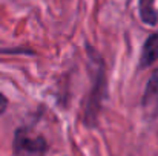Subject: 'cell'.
<instances>
[{
    "instance_id": "1",
    "label": "cell",
    "mask_w": 158,
    "mask_h": 156,
    "mask_svg": "<svg viewBox=\"0 0 158 156\" xmlns=\"http://www.w3.org/2000/svg\"><path fill=\"white\" fill-rule=\"evenodd\" d=\"M88 55H89V61L94 64V69L91 72L94 81H92V90L89 94V98L85 106V112H83V122L86 126H94L98 116V112L102 109V101L106 95V75H105V63L103 58L100 57V54L92 49L91 46H88Z\"/></svg>"
},
{
    "instance_id": "2",
    "label": "cell",
    "mask_w": 158,
    "mask_h": 156,
    "mask_svg": "<svg viewBox=\"0 0 158 156\" xmlns=\"http://www.w3.org/2000/svg\"><path fill=\"white\" fill-rule=\"evenodd\" d=\"M46 147V139L42 135H35L26 127L15 130L12 142L15 156H43Z\"/></svg>"
},
{
    "instance_id": "3",
    "label": "cell",
    "mask_w": 158,
    "mask_h": 156,
    "mask_svg": "<svg viewBox=\"0 0 158 156\" xmlns=\"http://www.w3.org/2000/svg\"><path fill=\"white\" fill-rule=\"evenodd\" d=\"M141 107L146 119H157L158 118V69L151 75L146 90L141 100Z\"/></svg>"
},
{
    "instance_id": "4",
    "label": "cell",
    "mask_w": 158,
    "mask_h": 156,
    "mask_svg": "<svg viewBox=\"0 0 158 156\" xmlns=\"http://www.w3.org/2000/svg\"><path fill=\"white\" fill-rule=\"evenodd\" d=\"M158 60V32L148 37V40L143 45L138 69H148Z\"/></svg>"
},
{
    "instance_id": "5",
    "label": "cell",
    "mask_w": 158,
    "mask_h": 156,
    "mask_svg": "<svg viewBox=\"0 0 158 156\" xmlns=\"http://www.w3.org/2000/svg\"><path fill=\"white\" fill-rule=\"evenodd\" d=\"M154 2L155 0H140L138 3L140 18L143 20V23L149 26H154L158 23V11L154 8Z\"/></svg>"
},
{
    "instance_id": "6",
    "label": "cell",
    "mask_w": 158,
    "mask_h": 156,
    "mask_svg": "<svg viewBox=\"0 0 158 156\" xmlns=\"http://www.w3.org/2000/svg\"><path fill=\"white\" fill-rule=\"evenodd\" d=\"M8 109V98L0 92V115L2 113H5V110Z\"/></svg>"
}]
</instances>
